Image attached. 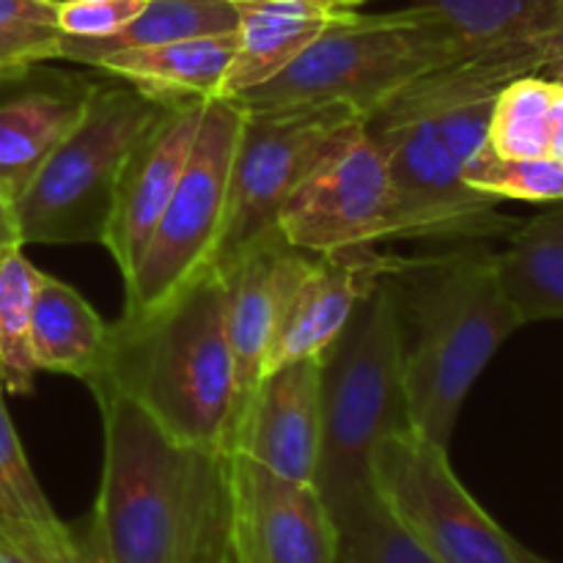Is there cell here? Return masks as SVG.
<instances>
[{"label":"cell","instance_id":"1","mask_svg":"<svg viewBox=\"0 0 563 563\" xmlns=\"http://www.w3.org/2000/svg\"><path fill=\"white\" fill-rule=\"evenodd\" d=\"M544 66L533 44L489 49L427 71L363 119L388 159L394 240H473L509 229L495 198L465 185V168L487 146L500 88Z\"/></svg>","mask_w":563,"mask_h":563},{"label":"cell","instance_id":"2","mask_svg":"<svg viewBox=\"0 0 563 563\" xmlns=\"http://www.w3.org/2000/svg\"><path fill=\"white\" fill-rule=\"evenodd\" d=\"M91 394L104 449L88 563H201L225 539L229 454L176 443L119 390Z\"/></svg>","mask_w":563,"mask_h":563},{"label":"cell","instance_id":"3","mask_svg":"<svg viewBox=\"0 0 563 563\" xmlns=\"http://www.w3.org/2000/svg\"><path fill=\"white\" fill-rule=\"evenodd\" d=\"M88 388L130 396L176 443L231 454L236 368L220 267L148 317L110 324L108 363Z\"/></svg>","mask_w":563,"mask_h":563},{"label":"cell","instance_id":"4","mask_svg":"<svg viewBox=\"0 0 563 563\" xmlns=\"http://www.w3.org/2000/svg\"><path fill=\"white\" fill-rule=\"evenodd\" d=\"M407 322L396 278L379 280L322 355V445L313 487L333 517L374 489V456L410 432Z\"/></svg>","mask_w":563,"mask_h":563},{"label":"cell","instance_id":"5","mask_svg":"<svg viewBox=\"0 0 563 563\" xmlns=\"http://www.w3.org/2000/svg\"><path fill=\"white\" fill-rule=\"evenodd\" d=\"M423 273L407 297V416L410 432L449 449L467 394L522 324L500 286L495 253L423 262Z\"/></svg>","mask_w":563,"mask_h":563},{"label":"cell","instance_id":"6","mask_svg":"<svg viewBox=\"0 0 563 563\" xmlns=\"http://www.w3.org/2000/svg\"><path fill=\"white\" fill-rule=\"evenodd\" d=\"M462 60L443 22L421 5L385 14L346 11L280 75L231 97L240 108L350 104L366 119L416 77Z\"/></svg>","mask_w":563,"mask_h":563},{"label":"cell","instance_id":"7","mask_svg":"<svg viewBox=\"0 0 563 563\" xmlns=\"http://www.w3.org/2000/svg\"><path fill=\"white\" fill-rule=\"evenodd\" d=\"M168 104L124 80L93 82L77 124L14 201L22 245L102 242L121 168Z\"/></svg>","mask_w":563,"mask_h":563},{"label":"cell","instance_id":"8","mask_svg":"<svg viewBox=\"0 0 563 563\" xmlns=\"http://www.w3.org/2000/svg\"><path fill=\"white\" fill-rule=\"evenodd\" d=\"M245 110L234 99H209L201 132L168 207L159 214L135 273L124 280L121 322L168 306L218 256L229 218L231 165Z\"/></svg>","mask_w":563,"mask_h":563},{"label":"cell","instance_id":"9","mask_svg":"<svg viewBox=\"0 0 563 563\" xmlns=\"http://www.w3.org/2000/svg\"><path fill=\"white\" fill-rule=\"evenodd\" d=\"M245 110L234 165L229 218L214 264L275 231L278 214L308 174L363 121L350 104H286Z\"/></svg>","mask_w":563,"mask_h":563},{"label":"cell","instance_id":"10","mask_svg":"<svg viewBox=\"0 0 563 563\" xmlns=\"http://www.w3.org/2000/svg\"><path fill=\"white\" fill-rule=\"evenodd\" d=\"M374 487L438 563H550L500 528L465 489L449 449L399 432L374 456Z\"/></svg>","mask_w":563,"mask_h":563},{"label":"cell","instance_id":"11","mask_svg":"<svg viewBox=\"0 0 563 563\" xmlns=\"http://www.w3.org/2000/svg\"><path fill=\"white\" fill-rule=\"evenodd\" d=\"M275 229L308 253L377 245L396 236L388 159L363 121L302 179L284 203Z\"/></svg>","mask_w":563,"mask_h":563},{"label":"cell","instance_id":"12","mask_svg":"<svg viewBox=\"0 0 563 563\" xmlns=\"http://www.w3.org/2000/svg\"><path fill=\"white\" fill-rule=\"evenodd\" d=\"M225 539L234 563H339L341 553L319 489L245 454H229L225 465Z\"/></svg>","mask_w":563,"mask_h":563},{"label":"cell","instance_id":"13","mask_svg":"<svg viewBox=\"0 0 563 563\" xmlns=\"http://www.w3.org/2000/svg\"><path fill=\"white\" fill-rule=\"evenodd\" d=\"M317 253H308L284 240L278 229L251 242L240 253L220 262L225 280V324L236 368L234 432L267 374L269 352L284 313L300 280L311 269ZM234 440V434H231Z\"/></svg>","mask_w":563,"mask_h":563},{"label":"cell","instance_id":"14","mask_svg":"<svg viewBox=\"0 0 563 563\" xmlns=\"http://www.w3.org/2000/svg\"><path fill=\"white\" fill-rule=\"evenodd\" d=\"M207 102L209 99L170 102L157 124L135 143L121 168L108 229L99 245L108 247L124 280L141 264L154 225L185 174V165L201 132Z\"/></svg>","mask_w":563,"mask_h":563},{"label":"cell","instance_id":"15","mask_svg":"<svg viewBox=\"0 0 563 563\" xmlns=\"http://www.w3.org/2000/svg\"><path fill=\"white\" fill-rule=\"evenodd\" d=\"M416 264L394 253L374 251V245L319 253L291 295L269 352L267 374L286 363L322 357L344 333L357 306L372 295L374 286L385 278H401Z\"/></svg>","mask_w":563,"mask_h":563},{"label":"cell","instance_id":"16","mask_svg":"<svg viewBox=\"0 0 563 563\" xmlns=\"http://www.w3.org/2000/svg\"><path fill=\"white\" fill-rule=\"evenodd\" d=\"M322 357L286 363L258 383L231 454H245L278 476L313 484L322 445Z\"/></svg>","mask_w":563,"mask_h":563},{"label":"cell","instance_id":"17","mask_svg":"<svg viewBox=\"0 0 563 563\" xmlns=\"http://www.w3.org/2000/svg\"><path fill=\"white\" fill-rule=\"evenodd\" d=\"M234 5L240 14L236 53L218 99L240 97L273 80L341 14L355 11L311 0H234Z\"/></svg>","mask_w":563,"mask_h":563},{"label":"cell","instance_id":"18","mask_svg":"<svg viewBox=\"0 0 563 563\" xmlns=\"http://www.w3.org/2000/svg\"><path fill=\"white\" fill-rule=\"evenodd\" d=\"M234 53L236 31L181 38V42L157 44V47L124 49V53H113L99 60L97 69L165 102L218 99Z\"/></svg>","mask_w":563,"mask_h":563},{"label":"cell","instance_id":"19","mask_svg":"<svg viewBox=\"0 0 563 563\" xmlns=\"http://www.w3.org/2000/svg\"><path fill=\"white\" fill-rule=\"evenodd\" d=\"M31 350L38 372L69 374L91 385L110 355V324L64 280L42 273L31 319Z\"/></svg>","mask_w":563,"mask_h":563},{"label":"cell","instance_id":"20","mask_svg":"<svg viewBox=\"0 0 563 563\" xmlns=\"http://www.w3.org/2000/svg\"><path fill=\"white\" fill-rule=\"evenodd\" d=\"M91 86L38 88L0 104V192L5 198L16 201L44 159L69 135L86 110Z\"/></svg>","mask_w":563,"mask_h":563},{"label":"cell","instance_id":"21","mask_svg":"<svg viewBox=\"0 0 563 563\" xmlns=\"http://www.w3.org/2000/svg\"><path fill=\"white\" fill-rule=\"evenodd\" d=\"M498 278L520 324L563 319V201L544 203L495 253Z\"/></svg>","mask_w":563,"mask_h":563},{"label":"cell","instance_id":"22","mask_svg":"<svg viewBox=\"0 0 563 563\" xmlns=\"http://www.w3.org/2000/svg\"><path fill=\"white\" fill-rule=\"evenodd\" d=\"M240 25L234 0H148L135 20L102 38H77L60 33L58 58L97 66L113 53L157 44L181 42L196 36L234 33Z\"/></svg>","mask_w":563,"mask_h":563},{"label":"cell","instance_id":"23","mask_svg":"<svg viewBox=\"0 0 563 563\" xmlns=\"http://www.w3.org/2000/svg\"><path fill=\"white\" fill-rule=\"evenodd\" d=\"M432 11L460 47L462 58L537 42L553 0H410Z\"/></svg>","mask_w":563,"mask_h":563},{"label":"cell","instance_id":"24","mask_svg":"<svg viewBox=\"0 0 563 563\" xmlns=\"http://www.w3.org/2000/svg\"><path fill=\"white\" fill-rule=\"evenodd\" d=\"M42 269L33 267L22 247L0 256V374L3 390L31 394L36 363L31 350V319Z\"/></svg>","mask_w":563,"mask_h":563},{"label":"cell","instance_id":"25","mask_svg":"<svg viewBox=\"0 0 563 563\" xmlns=\"http://www.w3.org/2000/svg\"><path fill=\"white\" fill-rule=\"evenodd\" d=\"M553 91L555 82L544 75H522L500 88L489 115V152L517 159L548 157Z\"/></svg>","mask_w":563,"mask_h":563},{"label":"cell","instance_id":"26","mask_svg":"<svg viewBox=\"0 0 563 563\" xmlns=\"http://www.w3.org/2000/svg\"><path fill=\"white\" fill-rule=\"evenodd\" d=\"M339 563H438L390 511L379 489L361 495L335 515Z\"/></svg>","mask_w":563,"mask_h":563},{"label":"cell","instance_id":"27","mask_svg":"<svg viewBox=\"0 0 563 563\" xmlns=\"http://www.w3.org/2000/svg\"><path fill=\"white\" fill-rule=\"evenodd\" d=\"M0 500L11 520L31 528L47 542L58 544V548H82V537H77L55 515L42 484L33 476L31 462H27L25 449H22L9 410H5L3 385H0Z\"/></svg>","mask_w":563,"mask_h":563},{"label":"cell","instance_id":"28","mask_svg":"<svg viewBox=\"0 0 563 563\" xmlns=\"http://www.w3.org/2000/svg\"><path fill=\"white\" fill-rule=\"evenodd\" d=\"M465 185L495 201H563V165L550 157H498L487 146L467 163Z\"/></svg>","mask_w":563,"mask_h":563},{"label":"cell","instance_id":"29","mask_svg":"<svg viewBox=\"0 0 563 563\" xmlns=\"http://www.w3.org/2000/svg\"><path fill=\"white\" fill-rule=\"evenodd\" d=\"M58 9L60 0H0V38L31 69L58 58Z\"/></svg>","mask_w":563,"mask_h":563},{"label":"cell","instance_id":"30","mask_svg":"<svg viewBox=\"0 0 563 563\" xmlns=\"http://www.w3.org/2000/svg\"><path fill=\"white\" fill-rule=\"evenodd\" d=\"M148 0H97V3H77L60 0L58 31L64 36L102 38L121 31L130 20H135Z\"/></svg>","mask_w":563,"mask_h":563},{"label":"cell","instance_id":"31","mask_svg":"<svg viewBox=\"0 0 563 563\" xmlns=\"http://www.w3.org/2000/svg\"><path fill=\"white\" fill-rule=\"evenodd\" d=\"M0 563H88L86 548L66 550L31 531L0 533Z\"/></svg>","mask_w":563,"mask_h":563},{"label":"cell","instance_id":"32","mask_svg":"<svg viewBox=\"0 0 563 563\" xmlns=\"http://www.w3.org/2000/svg\"><path fill=\"white\" fill-rule=\"evenodd\" d=\"M537 44L544 53V58H548V64H553L555 58L563 55V0H553L548 22H544V31L539 33Z\"/></svg>","mask_w":563,"mask_h":563},{"label":"cell","instance_id":"33","mask_svg":"<svg viewBox=\"0 0 563 563\" xmlns=\"http://www.w3.org/2000/svg\"><path fill=\"white\" fill-rule=\"evenodd\" d=\"M548 157L563 165V86L555 82L553 108H550V146Z\"/></svg>","mask_w":563,"mask_h":563},{"label":"cell","instance_id":"34","mask_svg":"<svg viewBox=\"0 0 563 563\" xmlns=\"http://www.w3.org/2000/svg\"><path fill=\"white\" fill-rule=\"evenodd\" d=\"M11 247H25L20 240V229H16V214L14 201L0 192V256Z\"/></svg>","mask_w":563,"mask_h":563},{"label":"cell","instance_id":"35","mask_svg":"<svg viewBox=\"0 0 563 563\" xmlns=\"http://www.w3.org/2000/svg\"><path fill=\"white\" fill-rule=\"evenodd\" d=\"M27 69H31V66H27L25 60H22L20 55L9 47V42H3V38H0V82L20 80Z\"/></svg>","mask_w":563,"mask_h":563},{"label":"cell","instance_id":"36","mask_svg":"<svg viewBox=\"0 0 563 563\" xmlns=\"http://www.w3.org/2000/svg\"><path fill=\"white\" fill-rule=\"evenodd\" d=\"M14 531H31V528H25V526H20V522L11 520V515L5 511L3 500H0V533H14ZM36 537H38V533H36ZM69 550H77V548H69Z\"/></svg>","mask_w":563,"mask_h":563},{"label":"cell","instance_id":"37","mask_svg":"<svg viewBox=\"0 0 563 563\" xmlns=\"http://www.w3.org/2000/svg\"><path fill=\"white\" fill-rule=\"evenodd\" d=\"M201 563H234V559H231L229 553V539H223V544H218V548H214Z\"/></svg>","mask_w":563,"mask_h":563},{"label":"cell","instance_id":"38","mask_svg":"<svg viewBox=\"0 0 563 563\" xmlns=\"http://www.w3.org/2000/svg\"><path fill=\"white\" fill-rule=\"evenodd\" d=\"M539 75L550 77V80H553V82H561V86H563V55H561V58H555L553 64L544 66V69L539 71Z\"/></svg>","mask_w":563,"mask_h":563},{"label":"cell","instance_id":"39","mask_svg":"<svg viewBox=\"0 0 563 563\" xmlns=\"http://www.w3.org/2000/svg\"><path fill=\"white\" fill-rule=\"evenodd\" d=\"M311 3L333 5V9H361L363 3H372V0H311Z\"/></svg>","mask_w":563,"mask_h":563},{"label":"cell","instance_id":"40","mask_svg":"<svg viewBox=\"0 0 563 563\" xmlns=\"http://www.w3.org/2000/svg\"><path fill=\"white\" fill-rule=\"evenodd\" d=\"M77 3H97V0H77Z\"/></svg>","mask_w":563,"mask_h":563},{"label":"cell","instance_id":"41","mask_svg":"<svg viewBox=\"0 0 563 563\" xmlns=\"http://www.w3.org/2000/svg\"><path fill=\"white\" fill-rule=\"evenodd\" d=\"M0 385H3V374H0Z\"/></svg>","mask_w":563,"mask_h":563}]
</instances>
